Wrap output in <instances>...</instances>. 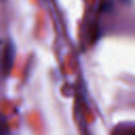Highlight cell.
<instances>
[{"label":"cell","mask_w":135,"mask_h":135,"mask_svg":"<svg viewBox=\"0 0 135 135\" xmlns=\"http://www.w3.org/2000/svg\"><path fill=\"white\" fill-rule=\"evenodd\" d=\"M15 58V49L12 43H8L4 46L2 55L0 57V70L4 76L8 75L12 71Z\"/></svg>","instance_id":"obj_1"},{"label":"cell","mask_w":135,"mask_h":135,"mask_svg":"<svg viewBox=\"0 0 135 135\" xmlns=\"http://www.w3.org/2000/svg\"><path fill=\"white\" fill-rule=\"evenodd\" d=\"M5 117H0V135H8V128Z\"/></svg>","instance_id":"obj_2"},{"label":"cell","mask_w":135,"mask_h":135,"mask_svg":"<svg viewBox=\"0 0 135 135\" xmlns=\"http://www.w3.org/2000/svg\"><path fill=\"white\" fill-rule=\"evenodd\" d=\"M119 135H135V129H131L128 131H123L121 132Z\"/></svg>","instance_id":"obj_3"}]
</instances>
